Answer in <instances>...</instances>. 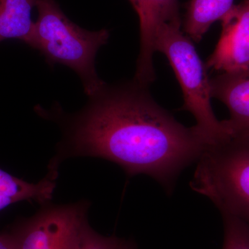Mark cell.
I'll use <instances>...</instances> for the list:
<instances>
[{"instance_id":"cell-1","label":"cell","mask_w":249,"mask_h":249,"mask_svg":"<svg viewBox=\"0 0 249 249\" xmlns=\"http://www.w3.org/2000/svg\"><path fill=\"white\" fill-rule=\"evenodd\" d=\"M148 87L132 80L105 84L88 96L76 114L60 106L50 111L37 107L64 129L60 158L99 157L120 165L129 176L145 174L171 190L186 167L207 148L194 126L185 127L155 102Z\"/></svg>"},{"instance_id":"cell-2","label":"cell","mask_w":249,"mask_h":249,"mask_svg":"<svg viewBox=\"0 0 249 249\" xmlns=\"http://www.w3.org/2000/svg\"><path fill=\"white\" fill-rule=\"evenodd\" d=\"M37 18L29 45L43 55L50 66L70 67L81 80L85 94L91 96L105 82L98 76L95 60L107 43L109 31H88L71 22L55 0H38Z\"/></svg>"},{"instance_id":"cell-3","label":"cell","mask_w":249,"mask_h":249,"mask_svg":"<svg viewBox=\"0 0 249 249\" xmlns=\"http://www.w3.org/2000/svg\"><path fill=\"white\" fill-rule=\"evenodd\" d=\"M155 49L169 60L182 89V109L194 116V127L207 148L229 142L231 138L227 126L216 118L211 106V85L206 65L191 39L181 31V25L160 28L156 36Z\"/></svg>"},{"instance_id":"cell-4","label":"cell","mask_w":249,"mask_h":249,"mask_svg":"<svg viewBox=\"0 0 249 249\" xmlns=\"http://www.w3.org/2000/svg\"><path fill=\"white\" fill-rule=\"evenodd\" d=\"M190 186L209 198L221 213L249 227V143L231 139L205 150Z\"/></svg>"},{"instance_id":"cell-5","label":"cell","mask_w":249,"mask_h":249,"mask_svg":"<svg viewBox=\"0 0 249 249\" xmlns=\"http://www.w3.org/2000/svg\"><path fill=\"white\" fill-rule=\"evenodd\" d=\"M88 209L83 202L46 208L9 232L17 249H80Z\"/></svg>"},{"instance_id":"cell-6","label":"cell","mask_w":249,"mask_h":249,"mask_svg":"<svg viewBox=\"0 0 249 249\" xmlns=\"http://www.w3.org/2000/svg\"><path fill=\"white\" fill-rule=\"evenodd\" d=\"M140 23V51L134 81L148 87L155 80L153 55L157 32L165 25H181L178 0H129Z\"/></svg>"},{"instance_id":"cell-7","label":"cell","mask_w":249,"mask_h":249,"mask_svg":"<svg viewBox=\"0 0 249 249\" xmlns=\"http://www.w3.org/2000/svg\"><path fill=\"white\" fill-rule=\"evenodd\" d=\"M221 22L220 38L206 69L227 73L249 71V0L234 5Z\"/></svg>"},{"instance_id":"cell-8","label":"cell","mask_w":249,"mask_h":249,"mask_svg":"<svg viewBox=\"0 0 249 249\" xmlns=\"http://www.w3.org/2000/svg\"><path fill=\"white\" fill-rule=\"evenodd\" d=\"M211 96L227 106L224 120L232 140L249 143V71L220 73L210 78Z\"/></svg>"},{"instance_id":"cell-9","label":"cell","mask_w":249,"mask_h":249,"mask_svg":"<svg viewBox=\"0 0 249 249\" xmlns=\"http://www.w3.org/2000/svg\"><path fill=\"white\" fill-rule=\"evenodd\" d=\"M38 0H0V42L22 41L29 45L35 29L31 18Z\"/></svg>"},{"instance_id":"cell-10","label":"cell","mask_w":249,"mask_h":249,"mask_svg":"<svg viewBox=\"0 0 249 249\" xmlns=\"http://www.w3.org/2000/svg\"><path fill=\"white\" fill-rule=\"evenodd\" d=\"M234 0H190L183 28L192 41L199 42L211 26L233 7Z\"/></svg>"},{"instance_id":"cell-11","label":"cell","mask_w":249,"mask_h":249,"mask_svg":"<svg viewBox=\"0 0 249 249\" xmlns=\"http://www.w3.org/2000/svg\"><path fill=\"white\" fill-rule=\"evenodd\" d=\"M55 178V175L49 173L38 183H29L0 168V196L9 197L16 203L25 200L45 203L53 195Z\"/></svg>"},{"instance_id":"cell-12","label":"cell","mask_w":249,"mask_h":249,"mask_svg":"<svg viewBox=\"0 0 249 249\" xmlns=\"http://www.w3.org/2000/svg\"><path fill=\"white\" fill-rule=\"evenodd\" d=\"M224 237L222 249H249V227L228 214H222Z\"/></svg>"},{"instance_id":"cell-13","label":"cell","mask_w":249,"mask_h":249,"mask_svg":"<svg viewBox=\"0 0 249 249\" xmlns=\"http://www.w3.org/2000/svg\"><path fill=\"white\" fill-rule=\"evenodd\" d=\"M137 248L132 241L115 236L106 237L101 235L90 227L85 225L82 234L80 249H134Z\"/></svg>"},{"instance_id":"cell-14","label":"cell","mask_w":249,"mask_h":249,"mask_svg":"<svg viewBox=\"0 0 249 249\" xmlns=\"http://www.w3.org/2000/svg\"><path fill=\"white\" fill-rule=\"evenodd\" d=\"M0 249H17L14 238L9 231L0 232Z\"/></svg>"},{"instance_id":"cell-15","label":"cell","mask_w":249,"mask_h":249,"mask_svg":"<svg viewBox=\"0 0 249 249\" xmlns=\"http://www.w3.org/2000/svg\"><path fill=\"white\" fill-rule=\"evenodd\" d=\"M15 201L13 199H10L6 196H0V211L9 207L11 205L15 204Z\"/></svg>"},{"instance_id":"cell-16","label":"cell","mask_w":249,"mask_h":249,"mask_svg":"<svg viewBox=\"0 0 249 249\" xmlns=\"http://www.w3.org/2000/svg\"><path fill=\"white\" fill-rule=\"evenodd\" d=\"M137 249V248H135V249Z\"/></svg>"}]
</instances>
